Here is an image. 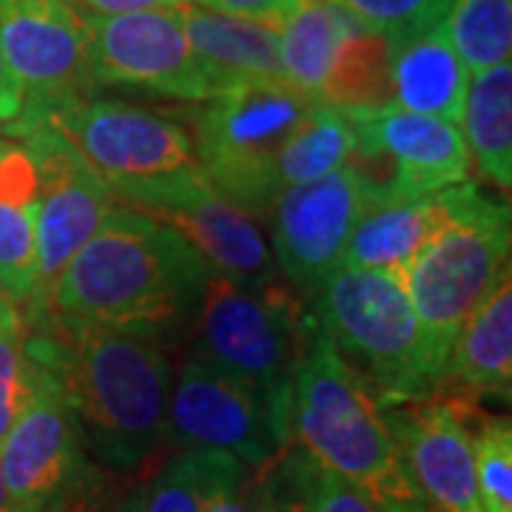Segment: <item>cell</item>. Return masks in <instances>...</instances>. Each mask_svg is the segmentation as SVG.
I'll return each mask as SVG.
<instances>
[{"mask_svg":"<svg viewBox=\"0 0 512 512\" xmlns=\"http://www.w3.org/2000/svg\"><path fill=\"white\" fill-rule=\"evenodd\" d=\"M353 23L379 32L393 46L439 26L453 0H336Z\"/></svg>","mask_w":512,"mask_h":512,"instance_id":"4dcf8cb0","label":"cell"},{"mask_svg":"<svg viewBox=\"0 0 512 512\" xmlns=\"http://www.w3.org/2000/svg\"><path fill=\"white\" fill-rule=\"evenodd\" d=\"M140 495H143L140 484H137V487H131V490H128V493H123V498L117 501L114 512H140Z\"/></svg>","mask_w":512,"mask_h":512,"instance_id":"74e56055","label":"cell"},{"mask_svg":"<svg viewBox=\"0 0 512 512\" xmlns=\"http://www.w3.org/2000/svg\"><path fill=\"white\" fill-rule=\"evenodd\" d=\"M69 3L86 18H114V15L151 12V9H180L188 0H69Z\"/></svg>","mask_w":512,"mask_h":512,"instance_id":"d590c367","label":"cell"},{"mask_svg":"<svg viewBox=\"0 0 512 512\" xmlns=\"http://www.w3.org/2000/svg\"><path fill=\"white\" fill-rule=\"evenodd\" d=\"M345 114L353 126L348 168L370 205L433 194L470 177V148L456 123L396 106Z\"/></svg>","mask_w":512,"mask_h":512,"instance_id":"30bf717a","label":"cell"},{"mask_svg":"<svg viewBox=\"0 0 512 512\" xmlns=\"http://www.w3.org/2000/svg\"><path fill=\"white\" fill-rule=\"evenodd\" d=\"M393 106L461 123L470 72L450 46L444 29L433 26L393 46Z\"/></svg>","mask_w":512,"mask_h":512,"instance_id":"7402d4cb","label":"cell"},{"mask_svg":"<svg viewBox=\"0 0 512 512\" xmlns=\"http://www.w3.org/2000/svg\"><path fill=\"white\" fill-rule=\"evenodd\" d=\"M23 319L26 348L60 384L89 456L109 473L146 467L168 433L165 342L52 308Z\"/></svg>","mask_w":512,"mask_h":512,"instance_id":"6da1fadb","label":"cell"},{"mask_svg":"<svg viewBox=\"0 0 512 512\" xmlns=\"http://www.w3.org/2000/svg\"><path fill=\"white\" fill-rule=\"evenodd\" d=\"M205 512H271V481L265 470H248L225 487Z\"/></svg>","mask_w":512,"mask_h":512,"instance_id":"836d02e7","label":"cell"},{"mask_svg":"<svg viewBox=\"0 0 512 512\" xmlns=\"http://www.w3.org/2000/svg\"><path fill=\"white\" fill-rule=\"evenodd\" d=\"M305 311L382 404L439 396L419 319L396 274L342 265Z\"/></svg>","mask_w":512,"mask_h":512,"instance_id":"5b68a950","label":"cell"},{"mask_svg":"<svg viewBox=\"0 0 512 512\" xmlns=\"http://www.w3.org/2000/svg\"><path fill=\"white\" fill-rule=\"evenodd\" d=\"M370 208L348 165L319 180L282 188L265 220L274 239L276 274L305 302L342 268L356 222Z\"/></svg>","mask_w":512,"mask_h":512,"instance_id":"5bb4252c","label":"cell"},{"mask_svg":"<svg viewBox=\"0 0 512 512\" xmlns=\"http://www.w3.org/2000/svg\"><path fill=\"white\" fill-rule=\"evenodd\" d=\"M450 220V188L421 197L376 202L356 222L345 248V268L399 274Z\"/></svg>","mask_w":512,"mask_h":512,"instance_id":"ffe728a7","label":"cell"},{"mask_svg":"<svg viewBox=\"0 0 512 512\" xmlns=\"http://www.w3.org/2000/svg\"><path fill=\"white\" fill-rule=\"evenodd\" d=\"M165 444L220 450L251 470H265L288 450L291 433L256 387L188 353L171 384Z\"/></svg>","mask_w":512,"mask_h":512,"instance_id":"8fae6325","label":"cell"},{"mask_svg":"<svg viewBox=\"0 0 512 512\" xmlns=\"http://www.w3.org/2000/svg\"><path fill=\"white\" fill-rule=\"evenodd\" d=\"M120 498L123 495L117 490V481L109 476V470L94 464L92 470L80 478V484L72 493L49 512H114Z\"/></svg>","mask_w":512,"mask_h":512,"instance_id":"d6a6232c","label":"cell"},{"mask_svg":"<svg viewBox=\"0 0 512 512\" xmlns=\"http://www.w3.org/2000/svg\"><path fill=\"white\" fill-rule=\"evenodd\" d=\"M180 12L191 49L220 92L237 83H288L279 57V26L222 15L194 0L183 3Z\"/></svg>","mask_w":512,"mask_h":512,"instance_id":"d6986e66","label":"cell"},{"mask_svg":"<svg viewBox=\"0 0 512 512\" xmlns=\"http://www.w3.org/2000/svg\"><path fill=\"white\" fill-rule=\"evenodd\" d=\"M271 512H379L348 481L319 467L305 450H288L268 467Z\"/></svg>","mask_w":512,"mask_h":512,"instance_id":"83f0119b","label":"cell"},{"mask_svg":"<svg viewBox=\"0 0 512 512\" xmlns=\"http://www.w3.org/2000/svg\"><path fill=\"white\" fill-rule=\"evenodd\" d=\"M208 276V262L171 225L111 202L92 239L60 271L46 308L168 342L191 328Z\"/></svg>","mask_w":512,"mask_h":512,"instance_id":"7a4b0ae2","label":"cell"},{"mask_svg":"<svg viewBox=\"0 0 512 512\" xmlns=\"http://www.w3.org/2000/svg\"><path fill=\"white\" fill-rule=\"evenodd\" d=\"M37 171V288L23 316L43 311L60 271L92 239L111 208V191L77 148L49 123L18 137Z\"/></svg>","mask_w":512,"mask_h":512,"instance_id":"4fadbf2b","label":"cell"},{"mask_svg":"<svg viewBox=\"0 0 512 512\" xmlns=\"http://www.w3.org/2000/svg\"><path fill=\"white\" fill-rule=\"evenodd\" d=\"M23 111V92H20L18 80L9 69L6 57H3V46H0V126L15 123Z\"/></svg>","mask_w":512,"mask_h":512,"instance_id":"8d00e7d4","label":"cell"},{"mask_svg":"<svg viewBox=\"0 0 512 512\" xmlns=\"http://www.w3.org/2000/svg\"><path fill=\"white\" fill-rule=\"evenodd\" d=\"M137 211H146L171 225L197 248V254L208 262L214 274L245 285H265L279 276L274 254L265 245V237L259 234L254 220L239 211L234 202L217 194L202 174L168 185Z\"/></svg>","mask_w":512,"mask_h":512,"instance_id":"e0dca14e","label":"cell"},{"mask_svg":"<svg viewBox=\"0 0 512 512\" xmlns=\"http://www.w3.org/2000/svg\"><path fill=\"white\" fill-rule=\"evenodd\" d=\"M353 26L336 0H299L288 20L279 26L282 72L293 89L319 97L339 43Z\"/></svg>","mask_w":512,"mask_h":512,"instance_id":"cb8c5ba5","label":"cell"},{"mask_svg":"<svg viewBox=\"0 0 512 512\" xmlns=\"http://www.w3.org/2000/svg\"><path fill=\"white\" fill-rule=\"evenodd\" d=\"M194 3H200L205 9H214V12H222V15L282 26L296 9L299 0H194Z\"/></svg>","mask_w":512,"mask_h":512,"instance_id":"e575fe53","label":"cell"},{"mask_svg":"<svg viewBox=\"0 0 512 512\" xmlns=\"http://www.w3.org/2000/svg\"><path fill=\"white\" fill-rule=\"evenodd\" d=\"M0 46L23 92L20 117L3 126L12 137L100 89L89 63V23L69 0H0Z\"/></svg>","mask_w":512,"mask_h":512,"instance_id":"9c48e42d","label":"cell"},{"mask_svg":"<svg viewBox=\"0 0 512 512\" xmlns=\"http://www.w3.org/2000/svg\"><path fill=\"white\" fill-rule=\"evenodd\" d=\"M35 384V359L26 348L23 311L0 325V441L26 407Z\"/></svg>","mask_w":512,"mask_h":512,"instance_id":"1f68e13d","label":"cell"},{"mask_svg":"<svg viewBox=\"0 0 512 512\" xmlns=\"http://www.w3.org/2000/svg\"><path fill=\"white\" fill-rule=\"evenodd\" d=\"M46 123L92 165L111 197L131 208H140L168 185L202 174L191 134L171 111L83 97L49 114Z\"/></svg>","mask_w":512,"mask_h":512,"instance_id":"ba28073f","label":"cell"},{"mask_svg":"<svg viewBox=\"0 0 512 512\" xmlns=\"http://www.w3.org/2000/svg\"><path fill=\"white\" fill-rule=\"evenodd\" d=\"M407 470L430 512H481L473 458V410L461 399L382 404Z\"/></svg>","mask_w":512,"mask_h":512,"instance_id":"2e32d148","label":"cell"},{"mask_svg":"<svg viewBox=\"0 0 512 512\" xmlns=\"http://www.w3.org/2000/svg\"><path fill=\"white\" fill-rule=\"evenodd\" d=\"M288 427L291 444L356 487L379 512H430L382 402L311 319L291 379Z\"/></svg>","mask_w":512,"mask_h":512,"instance_id":"3957f363","label":"cell"},{"mask_svg":"<svg viewBox=\"0 0 512 512\" xmlns=\"http://www.w3.org/2000/svg\"><path fill=\"white\" fill-rule=\"evenodd\" d=\"M439 396L450 399H498L512 396V279L510 271L458 330L439 379Z\"/></svg>","mask_w":512,"mask_h":512,"instance_id":"ac0fdd59","label":"cell"},{"mask_svg":"<svg viewBox=\"0 0 512 512\" xmlns=\"http://www.w3.org/2000/svg\"><path fill=\"white\" fill-rule=\"evenodd\" d=\"M248 470L251 467L220 450H180L140 484V512H205Z\"/></svg>","mask_w":512,"mask_h":512,"instance_id":"484cf974","label":"cell"},{"mask_svg":"<svg viewBox=\"0 0 512 512\" xmlns=\"http://www.w3.org/2000/svg\"><path fill=\"white\" fill-rule=\"evenodd\" d=\"M441 29L470 74L510 60L512 0H453Z\"/></svg>","mask_w":512,"mask_h":512,"instance_id":"f1b7e54d","label":"cell"},{"mask_svg":"<svg viewBox=\"0 0 512 512\" xmlns=\"http://www.w3.org/2000/svg\"><path fill=\"white\" fill-rule=\"evenodd\" d=\"M0 512H12L9 493H6V481H3V470H0Z\"/></svg>","mask_w":512,"mask_h":512,"instance_id":"ab89813d","label":"cell"},{"mask_svg":"<svg viewBox=\"0 0 512 512\" xmlns=\"http://www.w3.org/2000/svg\"><path fill=\"white\" fill-rule=\"evenodd\" d=\"M510 228L507 202L487 197L467 180L450 185V220L396 274L439 379L464 319L510 271Z\"/></svg>","mask_w":512,"mask_h":512,"instance_id":"277c9868","label":"cell"},{"mask_svg":"<svg viewBox=\"0 0 512 512\" xmlns=\"http://www.w3.org/2000/svg\"><path fill=\"white\" fill-rule=\"evenodd\" d=\"M353 151V126L348 114L330 103L316 100L296 123L276 160L279 185L311 183L330 171L348 165Z\"/></svg>","mask_w":512,"mask_h":512,"instance_id":"4316f807","label":"cell"},{"mask_svg":"<svg viewBox=\"0 0 512 512\" xmlns=\"http://www.w3.org/2000/svg\"><path fill=\"white\" fill-rule=\"evenodd\" d=\"M37 171L23 143L0 140V285L20 311L37 288Z\"/></svg>","mask_w":512,"mask_h":512,"instance_id":"44dd1931","label":"cell"},{"mask_svg":"<svg viewBox=\"0 0 512 512\" xmlns=\"http://www.w3.org/2000/svg\"><path fill=\"white\" fill-rule=\"evenodd\" d=\"M393 43L379 32L353 26L339 43L319 100L342 111L393 106Z\"/></svg>","mask_w":512,"mask_h":512,"instance_id":"d4e9b609","label":"cell"},{"mask_svg":"<svg viewBox=\"0 0 512 512\" xmlns=\"http://www.w3.org/2000/svg\"><path fill=\"white\" fill-rule=\"evenodd\" d=\"M92 467L60 384L35 359L32 396L0 441V470L12 512H49Z\"/></svg>","mask_w":512,"mask_h":512,"instance_id":"9a60e30c","label":"cell"},{"mask_svg":"<svg viewBox=\"0 0 512 512\" xmlns=\"http://www.w3.org/2000/svg\"><path fill=\"white\" fill-rule=\"evenodd\" d=\"M191 325L188 353L256 387L288 424L291 379L308 333L305 299L279 285V276L245 285L211 271Z\"/></svg>","mask_w":512,"mask_h":512,"instance_id":"52a82bcc","label":"cell"},{"mask_svg":"<svg viewBox=\"0 0 512 512\" xmlns=\"http://www.w3.org/2000/svg\"><path fill=\"white\" fill-rule=\"evenodd\" d=\"M461 134L481 177L498 191L512 188V63L470 74Z\"/></svg>","mask_w":512,"mask_h":512,"instance_id":"603a6c76","label":"cell"},{"mask_svg":"<svg viewBox=\"0 0 512 512\" xmlns=\"http://www.w3.org/2000/svg\"><path fill=\"white\" fill-rule=\"evenodd\" d=\"M476 490L481 512H512L510 419H478L473 427Z\"/></svg>","mask_w":512,"mask_h":512,"instance_id":"f546056e","label":"cell"},{"mask_svg":"<svg viewBox=\"0 0 512 512\" xmlns=\"http://www.w3.org/2000/svg\"><path fill=\"white\" fill-rule=\"evenodd\" d=\"M15 313H20V308L12 302V296L3 291V285H0V325H3L6 319H12Z\"/></svg>","mask_w":512,"mask_h":512,"instance_id":"f35d334b","label":"cell"},{"mask_svg":"<svg viewBox=\"0 0 512 512\" xmlns=\"http://www.w3.org/2000/svg\"><path fill=\"white\" fill-rule=\"evenodd\" d=\"M316 100L291 83H237L171 114L191 134L208 185L248 217H265L282 194L279 151Z\"/></svg>","mask_w":512,"mask_h":512,"instance_id":"8992f818","label":"cell"},{"mask_svg":"<svg viewBox=\"0 0 512 512\" xmlns=\"http://www.w3.org/2000/svg\"><path fill=\"white\" fill-rule=\"evenodd\" d=\"M86 23L97 86H123L180 103H200L220 92L191 49L180 9L86 18Z\"/></svg>","mask_w":512,"mask_h":512,"instance_id":"7c38bea8","label":"cell"}]
</instances>
